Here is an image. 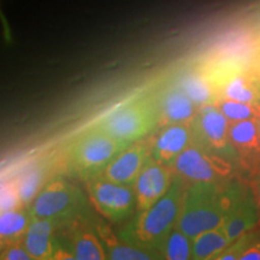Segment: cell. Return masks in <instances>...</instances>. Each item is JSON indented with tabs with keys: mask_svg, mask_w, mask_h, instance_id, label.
<instances>
[{
	"mask_svg": "<svg viewBox=\"0 0 260 260\" xmlns=\"http://www.w3.org/2000/svg\"><path fill=\"white\" fill-rule=\"evenodd\" d=\"M242 182L187 184L176 228L189 239L220 226L225 220Z\"/></svg>",
	"mask_w": 260,
	"mask_h": 260,
	"instance_id": "obj_1",
	"label": "cell"
},
{
	"mask_svg": "<svg viewBox=\"0 0 260 260\" xmlns=\"http://www.w3.org/2000/svg\"><path fill=\"white\" fill-rule=\"evenodd\" d=\"M187 183L175 174L170 189L157 203L141 211L117 235L123 241L164 253V246L177 224Z\"/></svg>",
	"mask_w": 260,
	"mask_h": 260,
	"instance_id": "obj_2",
	"label": "cell"
},
{
	"mask_svg": "<svg viewBox=\"0 0 260 260\" xmlns=\"http://www.w3.org/2000/svg\"><path fill=\"white\" fill-rule=\"evenodd\" d=\"M126 146L104 130L93 126L71 146L68 168L73 174L84 180L99 176L110 161Z\"/></svg>",
	"mask_w": 260,
	"mask_h": 260,
	"instance_id": "obj_3",
	"label": "cell"
},
{
	"mask_svg": "<svg viewBox=\"0 0 260 260\" xmlns=\"http://www.w3.org/2000/svg\"><path fill=\"white\" fill-rule=\"evenodd\" d=\"M83 194L77 187L64 178L48 181L29 205L32 219H50L59 225L83 216Z\"/></svg>",
	"mask_w": 260,
	"mask_h": 260,
	"instance_id": "obj_4",
	"label": "cell"
},
{
	"mask_svg": "<svg viewBox=\"0 0 260 260\" xmlns=\"http://www.w3.org/2000/svg\"><path fill=\"white\" fill-rule=\"evenodd\" d=\"M175 174L187 184L219 183L233 180L237 167L194 141L172 164Z\"/></svg>",
	"mask_w": 260,
	"mask_h": 260,
	"instance_id": "obj_5",
	"label": "cell"
},
{
	"mask_svg": "<svg viewBox=\"0 0 260 260\" xmlns=\"http://www.w3.org/2000/svg\"><path fill=\"white\" fill-rule=\"evenodd\" d=\"M94 126L130 145L158 128L157 110L147 102H133L113 110Z\"/></svg>",
	"mask_w": 260,
	"mask_h": 260,
	"instance_id": "obj_6",
	"label": "cell"
},
{
	"mask_svg": "<svg viewBox=\"0 0 260 260\" xmlns=\"http://www.w3.org/2000/svg\"><path fill=\"white\" fill-rule=\"evenodd\" d=\"M220 100L260 104V83L255 69H248L237 59L223 60L209 74Z\"/></svg>",
	"mask_w": 260,
	"mask_h": 260,
	"instance_id": "obj_7",
	"label": "cell"
},
{
	"mask_svg": "<svg viewBox=\"0 0 260 260\" xmlns=\"http://www.w3.org/2000/svg\"><path fill=\"white\" fill-rule=\"evenodd\" d=\"M86 189L94 209L110 222L128 219L136 207L134 187L129 184L117 183L99 175L86 180Z\"/></svg>",
	"mask_w": 260,
	"mask_h": 260,
	"instance_id": "obj_8",
	"label": "cell"
},
{
	"mask_svg": "<svg viewBox=\"0 0 260 260\" xmlns=\"http://www.w3.org/2000/svg\"><path fill=\"white\" fill-rule=\"evenodd\" d=\"M229 119L217 105L201 107L191 122L194 141L239 168L237 154L229 136Z\"/></svg>",
	"mask_w": 260,
	"mask_h": 260,
	"instance_id": "obj_9",
	"label": "cell"
},
{
	"mask_svg": "<svg viewBox=\"0 0 260 260\" xmlns=\"http://www.w3.org/2000/svg\"><path fill=\"white\" fill-rule=\"evenodd\" d=\"M174 177V169L151 157L133 184L136 195V210L139 212L147 210L164 197L170 189Z\"/></svg>",
	"mask_w": 260,
	"mask_h": 260,
	"instance_id": "obj_10",
	"label": "cell"
},
{
	"mask_svg": "<svg viewBox=\"0 0 260 260\" xmlns=\"http://www.w3.org/2000/svg\"><path fill=\"white\" fill-rule=\"evenodd\" d=\"M152 142L153 141L141 139L128 145L110 161L100 176L117 183L133 186L152 157Z\"/></svg>",
	"mask_w": 260,
	"mask_h": 260,
	"instance_id": "obj_11",
	"label": "cell"
},
{
	"mask_svg": "<svg viewBox=\"0 0 260 260\" xmlns=\"http://www.w3.org/2000/svg\"><path fill=\"white\" fill-rule=\"evenodd\" d=\"M229 136L235 148L239 169L256 177L260 175V134L258 119L230 122Z\"/></svg>",
	"mask_w": 260,
	"mask_h": 260,
	"instance_id": "obj_12",
	"label": "cell"
},
{
	"mask_svg": "<svg viewBox=\"0 0 260 260\" xmlns=\"http://www.w3.org/2000/svg\"><path fill=\"white\" fill-rule=\"evenodd\" d=\"M260 219L258 203L254 190L251 186L243 183L237 191L225 220L222 224L232 242L254 230Z\"/></svg>",
	"mask_w": 260,
	"mask_h": 260,
	"instance_id": "obj_13",
	"label": "cell"
},
{
	"mask_svg": "<svg viewBox=\"0 0 260 260\" xmlns=\"http://www.w3.org/2000/svg\"><path fill=\"white\" fill-rule=\"evenodd\" d=\"M68 225V243L65 246L79 260H109L105 247L98 234L95 225L88 224L83 216L77 217Z\"/></svg>",
	"mask_w": 260,
	"mask_h": 260,
	"instance_id": "obj_14",
	"label": "cell"
},
{
	"mask_svg": "<svg viewBox=\"0 0 260 260\" xmlns=\"http://www.w3.org/2000/svg\"><path fill=\"white\" fill-rule=\"evenodd\" d=\"M194 140L191 123H180L160 128L152 142V158L172 168L178 155Z\"/></svg>",
	"mask_w": 260,
	"mask_h": 260,
	"instance_id": "obj_15",
	"label": "cell"
},
{
	"mask_svg": "<svg viewBox=\"0 0 260 260\" xmlns=\"http://www.w3.org/2000/svg\"><path fill=\"white\" fill-rule=\"evenodd\" d=\"M155 110L158 128H164L171 124L191 123L198 115L199 107L180 86H175L162 94Z\"/></svg>",
	"mask_w": 260,
	"mask_h": 260,
	"instance_id": "obj_16",
	"label": "cell"
},
{
	"mask_svg": "<svg viewBox=\"0 0 260 260\" xmlns=\"http://www.w3.org/2000/svg\"><path fill=\"white\" fill-rule=\"evenodd\" d=\"M95 229L109 260H165L164 253L123 241L105 224H96Z\"/></svg>",
	"mask_w": 260,
	"mask_h": 260,
	"instance_id": "obj_17",
	"label": "cell"
},
{
	"mask_svg": "<svg viewBox=\"0 0 260 260\" xmlns=\"http://www.w3.org/2000/svg\"><path fill=\"white\" fill-rule=\"evenodd\" d=\"M58 224L50 219H32L27 234L24 235L23 246L34 260H52L57 245L54 235Z\"/></svg>",
	"mask_w": 260,
	"mask_h": 260,
	"instance_id": "obj_18",
	"label": "cell"
},
{
	"mask_svg": "<svg viewBox=\"0 0 260 260\" xmlns=\"http://www.w3.org/2000/svg\"><path fill=\"white\" fill-rule=\"evenodd\" d=\"M178 86L199 109L217 104V94L209 74L190 71L181 77Z\"/></svg>",
	"mask_w": 260,
	"mask_h": 260,
	"instance_id": "obj_19",
	"label": "cell"
},
{
	"mask_svg": "<svg viewBox=\"0 0 260 260\" xmlns=\"http://www.w3.org/2000/svg\"><path fill=\"white\" fill-rule=\"evenodd\" d=\"M31 214L28 207L9 210L0 216V242L2 247L14 242H23L31 223Z\"/></svg>",
	"mask_w": 260,
	"mask_h": 260,
	"instance_id": "obj_20",
	"label": "cell"
},
{
	"mask_svg": "<svg viewBox=\"0 0 260 260\" xmlns=\"http://www.w3.org/2000/svg\"><path fill=\"white\" fill-rule=\"evenodd\" d=\"M230 243L223 225L201 233L191 240L190 260H212Z\"/></svg>",
	"mask_w": 260,
	"mask_h": 260,
	"instance_id": "obj_21",
	"label": "cell"
},
{
	"mask_svg": "<svg viewBox=\"0 0 260 260\" xmlns=\"http://www.w3.org/2000/svg\"><path fill=\"white\" fill-rule=\"evenodd\" d=\"M45 169L42 167H32L25 170L17 180H15L19 197L25 207H29L34 198L41 188L45 186Z\"/></svg>",
	"mask_w": 260,
	"mask_h": 260,
	"instance_id": "obj_22",
	"label": "cell"
},
{
	"mask_svg": "<svg viewBox=\"0 0 260 260\" xmlns=\"http://www.w3.org/2000/svg\"><path fill=\"white\" fill-rule=\"evenodd\" d=\"M216 105L224 113V116L229 119V122L258 119L260 117V104L220 100Z\"/></svg>",
	"mask_w": 260,
	"mask_h": 260,
	"instance_id": "obj_23",
	"label": "cell"
},
{
	"mask_svg": "<svg viewBox=\"0 0 260 260\" xmlns=\"http://www.w3.org/2000/svg\"><path fill=\"white\" fill-rule=\"evenodd\" d=\"M165 260H190L191 239L175 226L164 246Z\"/></svg>",
	"mask_w": 260,
	"mask_h": 260,
	"instance_id": "obj_24",
	"label": "cell"
},
{
	"mask_svg": "<svg viewBox=\"0 0 260 260\" xmlns=\"http://www.w3.org/2000/svg\"><path fill=\"white\" fill-rule=\"evenodd\" d=\"M254 234L255 230L245 234L240 239H237L236 241L230 243L226 248H224L222 252L218 253L212 260H240L243 252L246 251V248L254 237Z\"/></svg>",
	"mask_w": 260,
	"mask_h": 260,
	"instance_id": "obj_25",
	"label": "cell"
},
{
	"mask_svg": "<svg viewBox=\"0 0 260 260\" xmlns=\"http://www.w3.org/2000/svg\"><path fill=\"white\" fill-rule=\"evenodd\" d=\"M19 207H25L22 203L21 197H19L16 182L6 183L2 188V212L9 210L19 209Z\"/></svg>",
	"mask_w": 260,
	"mask_h": 260,
	"instance_id": "obj_26",
	"label": "cell"
},
{
	"mask_svg": "<svg viewBox=\"0 0 260 260\" xmlns=\"http://www.w3.org/2000/svg\"><path fill=\"white\" fill-rule=\"evenodd\" d=\"M0 260H34L27 252L23 242H14L2 247Z\"/></svg>",
	"mask_w": 260,
	"mask_h": 260,
	"instance_id": "obj_27",
	"label": "cell"
},
{
	"mask_svg": "<svg viewBox=\"0 0 260 260\" xmlns=\"http://www.w3.org/2000/svg\"><path fill=\"white\" fill-rule=\"evenodd\" d=\"M240 260H260V230H255L254 237Z\"/></svg>",
	"mask_w": 260,
	"mask_h": 260,
	"instance_id": "obj_28",
	"label": "cell"
},
{
	"mask_svg": "<svg viewBox=\"0 0 260 260\" xmlns=\"http://www.w3.org/2000/svg\"><path fill=\"white\" fill-rule=\"evenodd\" d=\"M52 260H79V259L74 255V253L71 252L67 246L63 245V243L57 239L56 249H54L53 259Z\"/></svg>",
	"mask_w": 260,
	"mask_h": 260,
	"instance_id": "obj_29",
	"label": "cell"
},
{
	"mask_svg": "<svg viewBox=\"0 0 260 260\" xmlns=\"http://www.w3.org/2000/svg\"><path fill=\"white\" fill-rule=\"evenodd\" d=\"M252 188H253V190H254L255 199H256V203H258L259 212H260V175H259V176L255 177L254 184H253Z\"/></svg>",
	"mask_w": 260,
	"mask_h": 260,
	"instance_id": "obj_30",
	"label": "cell"
},
{
	"mask_svg": "<svg viewBox=\"0 0 260 260\" xmlns=\"http://www.w3.org/2000/svg\"><path fill=\"white\" fill-rule=\"evenodd\" d=\"M255 73H256V76H258V80H259V83H260V63L258 67L255 68Z\"/></svg>",
	"mask_w": 260,
	"mask_h": 260,
	"instance_id": "obj_31",
	"label": "cell"
},
{
	"mask_svg": "<svg viewBox=\"0 0 260 260\" xmlns=\"http://www.w3.org/2000/svg\"><path fill=\"white\" fill-rule=\"evenodd\" d=\"M258 124H259V134H260V117L258 118Z\"/></svg>",
	"mask_w": 260,
	"mask_h": 260,
	"instance_id": "obj_32",
	"label": "cell"
}]
</instances>
